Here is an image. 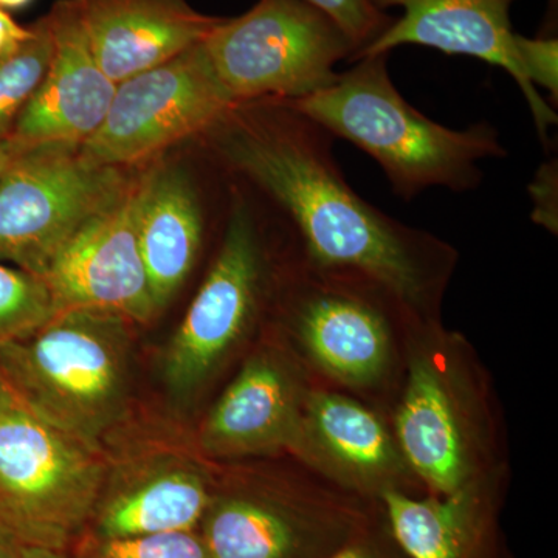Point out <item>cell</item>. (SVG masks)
Listing matches in <instances>:
<instances>
[{
  "mask_svg": "<svg viewBox=\"0 0 558 558\" xmlns=\"http://www.w3.org/2000/svg\"><path fill=\"white\" fill-rule=\"evenodd\" d=\"M231 108L202 43L117 84L100 130L80 153L94 163L126 170L175 143L207 134Z\"/></svg>",
  "mask_w": 558,
  "mask_h": 558,
  "instance_id": "8",
  "label": "cell"
},
{
  "mask_svg": "<svg viewBox=\"0 0 558 558\" xmlns=\"http://www.w3.org/2000/svg\"><path fill=\"white\" fill-rule=\"evenodd\" d=\"M131 325L109 312H57L0 344V376L35 416L101 451L126 413Z\"/></svg>",
  "mask_w": 558,
  "mask_h": 558,
  "instance_id": "3",
  "label": "cell"
},
{
  "mask_svg": "<svg viewBox=\"0 0 558 558\" xmlns=\"http://www.w3.org/2000/svg\"><path fill=\"white\" fill-rule=\"evenodd\" d=\"M300 457L354 486L381 490L409 469L380 418L332 392L306 396Z\"/></svg>",
  "mask_w": 558,
  "mask_h": 558,
  "instance_id": "18",
  "label": "cell"
},
{
  "mask_svg": "<svg viewBox=\"0 0 558 558\" xmlns=\"http://www.w3.org/2000/svg\"><path fill=\"white\" fill-rule=\"evenodd\" d=\"M92 51L113 83L172 60L208 38L220 17L186 0H76Z\"/></svg>",
  "mask_w": 558,
  "mask_h": 558,
  "instance_id": "16",
  "label": "cell"
},
{
  "mask_svg": "<svg viewBox=\"0 0 558 558\" xmlns=\"http://www.w3.org/2000/svg\"><path fill=\"white\" fill-rule=\"evenodd\" d=\"M304 2L323 11L339 25L355 47V54L379 38L395 21V17L389 16L385 11L376 9L371 0H304Z\"/></svg>",
  "mask_w": 558,
  "mask_h": 558,
  "instance_id": "24",
  "label": "cell"
},
{
  "mask_svg": "<svg viewBox=\"0 0 558 558\" xmlns=\"http://www.w3.org/2000/svg\"><path fill=\"white\" fill-rule=\"evenodd\" d=\"M128 179L124 168L84 159L80 146H28L0 175V263L43 279Z\"/></svg>",
  "mask_w": 558,
  "mask_h": 558,
  "instance_id": "7",
  "label": "cell"
},
{
  "mask_svg": "<svg viewBox=\"0 0 558 558\" xmlns=\"http://www.w3.org/2000/svg\"><path fill=\"white\" fill-rule=\"evenodd\" d=\"M53 315L43 279L0 263V344L31 332Z\"/></svg>",
  "mask_w": 558,
  "mask_h": 558,
  "instance_id": "22",
  "label": "cell"
},
{
  "mask_svg": "<svg viewBox=\"0 0 558 558\" xmlns=\"http://www.w3.org/2000/svg\"><path fill=\"white\" fill-rule=\"evenodd\" d=\"M14 400H16V398H14L13 392L10 391L9 385H7L3 377L0 376V411L9 409Z\"/></svg>",
  "mask_w": 558,
  "mask_h": 558,
  "instance_id": "31",
  "label": "cell"
},
{
  "mask_svg": "<svg viewBox=\"0 0 558 558\" xmlns=\"http://www.w3.org/2000/svg\"><path fill=\"white\" fill-rule=\"evenodd\" d=\"M288 105L368 154L405 202L429 189L476 190L480 161L508 156L487 121L457 131L414 109L389 76L388 53L360 58L326 89Z\"/></svg>",
  "mask_w": 558,
  "mask_h": 558,
  "instance_id": "2",
  "label": "cell"
},
{
  "mask_svg": "<svg viewBox=\"0 0 558 558\" xmlns=\"http://www.w3.org/2000/svg\"><path fill=\"white\" fill-rule=\"evenodd\" d=\"M204 47L234 106L311 97L355 54L339 25L304 0H258L247 13L220 20Z\"/></svg>",
  "mask_w": 558,
  "mask_h": 558,
  "instance_id": "4",
  "label": "cell"
},
{
  "mask_svg": "<svg viewBox=\"0 0 558 558\" xmlns=\"http://www.w3.org/2000/svg\"><path fill=\"white\" fill-rule=\"evenodd\" d=\"M215 481L180 450H154L106 469L84 535L137 538L197 531Z\"/></svg>",
  "mask_w": 558,
  "mask_h": 558,
  "instance_id": "13",
  "label": "cell"
},
{
  "mask_svg": "<svg viewBox=\"0 0 558 558\" xmlns=\"http://www.w3.org/2000/svg\"><path fill=\"white\" fill-rule=\"evenodd\" d=\"M205 213L199 191L182 168L142 174L138 242L159 311L185 284L204 244Z\"/></svg>",
  "mask_w": 558,
  "mask_h": 558,
  "instance_id": "17",
  "label": "cell"
},
{
  "mask_svg": "<svg viewBox=\"0 0 558 558\" xmlns=\"http://www.w3.org/2000/svg\"><path fill=\"white\" fill-rule=\"evenodd\" d=\"M35 0H0V9L9 11V13H16L28 9Z\"/></svg>",
  "mask_w": 558,
  "mask_h": 558,
  "instance_id": "30",
  "label": "cell"
},
{
  "mask_svg": "<svg viewBox=\"0 0 558 558\" xmlns=\"http://www.w3.org/2000/svg\"><path fill=\"white\" fill-rule=\"evenodd\" d=\"M31 39L0 61V140L9 138L14 124L39 89L51 57L47 14L32 25Z\"/></svg>",
  "mask_w": 558,
  "mask_h": 558,
  "instance_id": "21",
  "label": "cell"
},
{
  "mask_svg": "<svg viewBox=\"0 0 558 558\" xmlns=\"http://www.w3.org/2000/svg\"><path fill=\"white\" fill-rule=\"evenodd\" d=\"M47 20L49 69L10 137L25 145L81 146L100 130L117 84L92 51L76 0H58Z\"/></svg>",
  "mask_w": 558,
  "mask_h": 558,
  "instance_id": "14",
  "label": "cell"
},
{
  "mask_svg": "<svg viewBox=\"0 0 558 558\" xmlns=\"http://www.w3.org/2000/svg\"><path fill=\"white\" fill-rule=\"evenodd\" d=\"M28 146L31 145L17 142V140L13 137L0 140V175L9 168L11 161L16 159L21 153H24Z\"/></svg>",
  "mask_w": 558,
  "mask_h": 558,
  "instance_id": "28",
  "label": "cell"
},
{
  "mask_svg": "<svg viewBox=\"0 0 558 558\" xmlns=\"http://www.w3.org/2000/svg\"><path fill=\"white\" fill-rule=\"evenodd\" d=\"M407 465L440 495L475 484L480 439L475 411L453 365L432 354L411 360L396 416Z\"/></svg>",
  "mask_w": 558,
  "mask_h": 558,
  "instance_id": "12",
  "label": "cell"
},
{
  "mask_svg": "<svg viewBox=\"0 0 558 558\" xmlns=\"http://www.w3.org/2000/svg\"><path fill=\"white\" fill-rule=\"evenodd\" d=\"M68 558H209L197 531L170 532L137 538L83 535Z\"/></svg>",
  "mask_w": 558,
  "mask_h": 558,
  "instance_id": "23",
  "label": "cell"
},
{
  "mask_svg": "<svg viewBox=\"0 0 558 558\" xmlns=\"http://www.w3.org/2000/svg\"><path fill=\"white\" fill-rule=\"evenodd\" d=\"M269 259L258 208L236 189L216 258L165 351L163 377L175 399L193 398L252 328Z\"/></svg>",
  "mask_w": 558,
  "mask_h": 558,
  "instance_id": "6",
  "label": "cell"
},
{
  "mask_svg": "<svg viewBox=\"0 0 558 558\" xmlns=\"http://www.w3.org/2000/svg\"><path fill=\"white\" fill-rule=\"evenodd\" d=\"M380 11L399 7L387 31L359 51L352 62L388 53L402 46L427 47L446 54H464L505 69L520 87L543 146L556 126L557 110L529 83L517 57L510 10L517 0H371Z\"/></svg>",
  "mask_w": 558,
  "mask_h": 558,
  "instance_id": "11",
  "label": "cell"
},
{
  "mask_svg": "<svg viewBox=\"0 0 558 558\" xmlns=\"http://www.w3.org/2000/svg\"><path fill=\"white\" fill-rule=\"evenodd\" d=\"M306 396L292 366L275 352L244 363L202 422L197 442L209 458L300 454Z\"/></svg>",
  "mask_w": 558,
  "mask_h": 558,
  "instance_id": "15",
  "label": "cell"
},
{
  "mask_svg": "<svg viewBox=\"0 0 558 558\" xmlns=\"http://www.w3.org/2000/svg\"><path fill=\"white\" fill-rule=\"evenodd\" d=\"M106 469L101 451L17 400L0 411V521L24 545L68 553L86 532Z\"/></svg>",
  "mask_w": 558,
  "mask_h": 558,
  "instance_id": "5",
  "label": "cell"
},
{
  "mask_svg": "<svg viewBox=\"0 0 558 558\" xmlns=\"http://www.w3.org/2000/svg\"><path fill=\"white\" fill-rule=\"evenodd\" d=\"M197 534L209 558H307L314 538L295 501L259 486H216Z\"/></svg>",
  "mask_w": 558,
  "mask_h": 558,
  "instance_id": "19",
  "label": "cell"
},
{
  "mask_svg": "<svg viewBox=\"0 0 558 558\" xmlns=\"http://www.w3.org/2000/svg\"><path fill=\"white\" fill-rule=\"evenodd\" d=\"M304 267L290 304L300 343L333 379L354 387L379 380L391 347L389 306L402 300L365 275Z\"/></svg>",
  "mask_w": 558,
  "mask_h": 558,
  "instance_id": "10",
  "label": "cell"
},
{
  "mask_svg": "<svg viewBox=\"0 0 558 558\" xmlns=\"http://www.w3.org/2000/svg\"><path fill=\"white\" fill-rule=\"evenodd\" d=\"M396 538L411 558H465L476 515L475 484L442 499L381 490Z\"/></svg>",
  "mask_w": 558,
  "mask_h": 558,
  "instance_id": "20",
  "label": "cell"
},
{
  "mask_svg": "<svg viewBox=\"0 0 558 558\" xmlns=\"http://www.w3.org/2000/svg\"><path fill=\"white\" fill-rule=\"evenodd\" d=\"M32 35V25L24 27L13 20L9 11L0 9V61L11 57Z\"/></svg>",
  "mask_w": 558,
  "mask_h": 558,
  "instance_id": "26",
  "label": "cell"
},
{
  "mask_svg": "<svg viewBox=\"0 0 558 558\" xmlns=\"http://www.w3.org/2000/svg\"><path fill=\"white\" fill-rule=\"evenodd\" d=\"M521 70L529 83L549 94V105L557 110L558 102V39L557 36H526L515 33L513 38Z\"/></svg>",
  "mask_w": 558,
  "mask_h": 558,
  "instance_id": "25",
  "label": "cell"
},
{
  "mask_svg": "<svg viewBox=\"0 0 558 558\" xmlns=\"http://www.w3.org/2000/svg\"><path fill=\"white\" fill-rule=\"evenodd\" d=\"M25 558H68V556L64 553H57V550L25 546Z\"/></svg>",
  "mask_w": 558,
  "mask_h": 558,
  "instance_id": "29",
  "label": "cell"
},
{
  "mask_svg": "<svg viewBox=\"0 0 558 558\" xmlns=\"http://www.w3.org/2000/svg\"><path fill=\"white\" fill-rule=\"evenodd\" d=\"M332 558H373V557H371L369 554L366 553L365 549L348 548V549L341 550V553L337 554V556H333Z\"/></svg>",
  "mask_w": 558,
  "mask_h": 558,
  "instance_id": "32",
  "label": "cell"
},
{
  "mask_svg": "<svg viewBox=\"0 0 558 558\" xmlns=\"http://www.w3.org/2000/svg\"><path fill=\"white\" fill-rule=\"evenodd\" d=\"M25 546L27 545L0 521V558H25Z\"/></svg>",
  "mask_w": 558,
  "mask_h": 558,
  "instance_id": "27",
  "label": "cell"
},
{
  "mask_svg": "<svg viewBox=\"0 0 558 558\" xmlns=\"http://www.w3.org/2000/svg\"><path fill=\"white\" fill-rule=\"evenodd\" d=\"M208 134L226 168L281 215L306 266L365 275L417 312L438 299L453 250L363 199L333 156L336 138L310 117L247 102Z\"/></svg>",
  "mask_w": 558,
  "mask_h": 558,
  "instance_id": "1",
  "label": "cell"
},
{
  "mask_svg": "<svg viewBox=\"0 0 558 558\" xmlns=\"http://www.w3.org/2000/svg\"><path fill=\"white\" fill-rule=\"evenodd\" d=\"M142 175H130L108 207L92 216L44 275L54 314L92 310L148 323L159 314L138 242Z\"/></svg>",
  "mask_w": 558,
  "mask_h": 558,
  "instance_id": "9",
  "label": "cell"
}]
</instances>
